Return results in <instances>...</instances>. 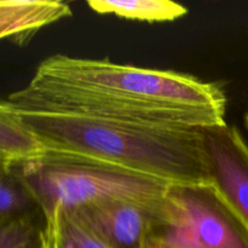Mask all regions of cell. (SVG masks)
<instances>
[{"instance_id":"13","label":"cell","mask_w":248,"mask_h":248,"mask_svg":"<svg viewBox=\"0 0 248 248\" xmlns=\"http://www.w3.org/2000/svg\"><path fill=\"white\" fill-rule=\"evenodd\" d=\"M245 125H246V128L248 130V113H246V115H245Z\"/></svg>"},{"instance_id":"12","label":"cell","mask_w":248,"mask_h":248,"mask_svg":"<svg viewBox=\"0 0 248 248\" xmlns=\"http://www.w3.org/2000/svg\"><path fill=\"white\" fill-rule=\"evenodd\" d=\"M43 216L0 217V248H39L43 241Z\"/></svg>"},{"instance_id":"10","label":"cell","mask_w":248,"mask_h":248,"mask_svg":"<svg viewBox=\"0 0 248 248\" xmlns=\"http://www.w3.org/2000/svg\"><path fill=\"white\" fill-rule=\"evenodd\" d=\"M43 239L48 248H108L77 218L62 210L44 218Z\"/></svg>"},{"instance_id":"3","label":"cell","mask_w":248,"mask_h":248,"mask_svg":"<svg viewBox=\"0 0 248 248\" xmlns=\"http://www.w3.org/2000/svg\"><path fill=\"white\" fill-rule=\"evenodd\" d=\"M12 169L43 218L57 210L69 212L113 199L155 205L170 186L108 162L46 149L39 156L14 164Z\"/></svg>"},{"instance_id":"1","label":"cell","mask_w":248,"mask_h":248,"mask_svg":"<svg viewBox=\"0 0 248 248\" xmlns=\"http://www.w3.org/2000/svg\"><path fill=\"white\" fill-rule=\"evenodd\" d=\"M4 102L16 113L90 116L183 130L227 123V96L219 84L174 70L61 53L45 58L28 85Z\"/></svg>"},{"instance_id":"5","label":"cell","mask_w":248,"mask_h":248,"mask_svg":"<svg viewBox=\"0 0 248 248\" xmlns=\"http://www.w3.org/2000/svg\"><path fill=\"white\" fill-rule=\"evenodd\" d=\"M211 184L248 232V144L239 128L228 125L202 128Z\"/></svg>"},{"instance_id":"14","label":"cell","mask_w":248,"mask_h":248,"mask_svg":"<svg viewBox=\"0 0 248 248\" xmlns=\"http://www.w3.org/2000/svg\"><path fill=\"white\" fill-rule=\"evenodd\" d=\"M39 248H48L47 245H46L45 241H44V239H43V241H41V246L39 247Z\"/></svg>"},{"instance_id":"9","label":"cell","mask_w":248,"mask_h":248,"mask_svg":"<svg viewBox=\"0 0 248 248\" xmlns=\"http://www.w3.org/2000/svg\"><path fill=\"white\" fill-rule=\"evenodd\" d=\"M45 148L19 116L0 102V162L14 165L39 156Z\"/></svg>"},{"instance_id":"6","label":"cell","mask_w":248,"mask_h":248,"mask_svg":"<svg viewBox=\"0 0 248 248\" xmlns=\"http://www.w3.org/2000/svg\"><path fill=\"white\" fill-rule=\"evenodd\" d=\"M160 202L113 199L69 213L108 248H143L157 220Z\"/></svg>"},{"instance_id":"8","label":"cell","mask_w":248,"mask_h":248,"mask_svg":"<svg viewBox=\"0 0 248 248\" xmlns=\"http://www.w3.org/2000/svg\"><path fill=\"white\" fill-rule=\"evenodd\" d=\"M87 6L99 15L150 23L176 21L188 14L186 6L170 0H89Z\"/></svg>"},{"instance_id":"11","label":"cell","mask_w":248,"mask_h":248,"mask_svg":"<svg viewBox=\"0 0 248 248\" xmlns=\"http://www.w3.org/2000/svg\"><path fill=\"white\" fill-rule=\"evenodd\" d=\"M41 216L35 201L12 165L0 162V217L21 218Z\"/></svg>"},{"instance_id":"4","label":"cell","mask_w":248,"mask_h":248,"mask_svg":"<svg viewBox=\"0 0 248 248\" xmlns=\"http://www.w3.org/2000/svg\"><path fill=\"white\" fill-rule=\"evenodd\" d=\"M143 248H248V232L212 184H171Z\"/></svg>"},{"instance_id":"2","label":"cell","mask_w":248,"mask_h":248,"mask_svg":"<svg viewBox=\"0 0 248 248\" xmlns=\"http://www.w3.org/2000/svg\"><path fill=\"white\" fill-rule=\"evenodd\" d=\"M16 114L46 150L108 162L170 186L211 184L202 130L90 116Z\"/></svg>"},{"instance_id":"7","label":"cell","mask_w":248,"mask_h":248,"mask_svg":"<svg viewBox=\"0 0 248 248\" xmlns=\"http://www.w3.org/2000/svg\"><path fill=\"white\" fill-rule=\"evenodd\" d=\"M69 16V5L58 0H0V40L22 44L44 27Z\"/></svg>"}]
</instances>
